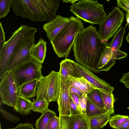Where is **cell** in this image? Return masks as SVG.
Instances as JSON below:
<instances>
[{
    "mask_svg": "<svg viewBox=\"0 0 129 129\" xmlns=\"http://www.w3.org/2000/svg\"><path fill=\"white\" fill-rule=\"evenodd\" d=\"M108 43L91 25L79 33L75 40L73 46L75 59L90 71L99 73V61Z\"/></svg>",
    "mask_w": 129,
    "mask_h": 129,
    "instance_id": "obj_1",
    "label": "cell"
},
{
    "mask_svg": "<svg viewBox=\"0 0 129 129\" xmlns=\"http://www.w3.org/2000/svg\"><path fill=\"white\" fill-rule=\"evenodd\" d=\"M59 0H11L15 14L35 21L48 22L54 19L59 5Z\"/></svg>",
    "mask_w": 129,
    "mask_h": 129,
    "instance_id": "obj_2",
    "label": "cell"
},
{
    "mask_svg": "<svg viewBox=\"0 0 129 129\" xmlns=\"http://www.w3.org/2000/svg\"><path fill=\"white\" fill-rule=\"evenodd\" d=\"M68 22L50 42L55 53L59 57H68L78 34L84 28L81 20L73 16Z\"/></svg>",
    "mask_w": 129,
    "mask_h": 129,
    "instance_id": "obj_3",
    "label": "cell"
},
{
    "mask_svg": "<svg viewBox=\"0 0 129 129\" xmlns=\"http://www.w3.org/2000/svg\"><path fill=\"white\" fill-rule=\"evenodd\" d=\"M70 10L76 18L92 24H100L107 16L103 5L97 0H79L72 4Z\"/></svg>",
    "mask_w": 129,
    "mask_h": 129,
    "instance_id": "obj_4",
    "label": "cell"
},
{
    "mask_svg": "<svg viewBox=\"0 0 129 129\" xmlns=\"http://www.w3.org/2000/svg\"><path fill=\"white\" fill-rule=\"evenodd\" d=\"M37 31L34 27L22 25L6 42L0 49V79L5 74L7 65L17 46L22 40L35 34Z\"/></svg>",
    "mask_w": 129,
    "mask_h": 129,
    "instance_id": "obj_5",
    "label": "cell"
},
{
    "mask_svg": "<svg viewBox=\"0 0 129 129\" xmlns=\"http://www.w3.org/2000/svg\"><path fill=\"white\" fill-rule=\"evenodd\" d=\"M38 80L36 100L45 98L49 102L57 101L61 85L59 72L53 70L46 76Z\"/></svg>",
    "mask_w": 129,
    "mask_h": 129,
    "instance_id": "obj_6",
    "label": "cell"
},
{
    "mask_svg": "<svg viewBox=\"0 0 129 129\" xmlns=\"http://www.w3.org/2000/svg\"><path fill=\"white\" fill-rule=\"evenodd\" d=\"M125 17L123 11L118 7H114L99 24L98 33L101 39L108 42L121 27Z\"/></svg>",
    "mask_w": 129,
    "mask_h": 129,
    "instance_id": "obj_7",
    "label": "cell"
},
{
    "mask_svg": "<svg viewBox=\"0 0 129 129\" xmlns=\"http://www.w3.org/2000/svg\"><path fill=\"white\" fill-rule=\"evenodd\" d=\"M35 37L34 34L26 38L17 46L7 65L5 74L31 60L30 51L35 45Z\"/></svg>",
    "mask_w": 129,
    "mask_h": 129,
    "instance_id": "obj_8",
    "label": "cell"
},
{
    "mask_svg": "<svg viewBox=\"0 0 129 129\" xmlns=\"http://www.w3.org/2000/svg\"><path fill=\"white\" fill-rule=\"evenodd\" d=\"M42 63L31 58L29 61L12 71L18 89L23 84L42 76Z\"/></svg>",
    "mask_w": 129,
    "mask_h": 129,
    "instance_id": "obj_9",
    "label": "cell"
},
{
    "mask_svg": "<svg viewBox=\"0 0 129 129\" xmlns=\"http://www.w3.org/2000/svg\"><path fill=\"white\" fill-rule=\"evenodd\" d=\"M0 79V106L5 104L13 107L17 101L18 88L12 72H7Z\"/></svg>",
    "mask_w": 129,
    "mask_h": 129,
    "instance_id": "obj_10",
    "label": "cell"
},
{
    "mask_svg": "<svg viewBox=\"0 0 129 129\" xmlns=\"http://www.w3.org/2000/svg\"><path fill=\"white\" fill-rule=\"evenodd\" d=\"M75 63L77 69L81 76L92 84L95 88L104 92L112 93L114 89L109 84L98 77L92 72L80 64L76 62Z\"/></svg>",
    "mask_w": 129,
    "mask_h": 129,
    "instance_id": "obj_11",
    "label": "cell"
},
{
    "mask_svg": "<svg viewBox=\"0 0 129 129\" xmlns=\"http://www.w3.org/2000/svg\"><path fill=\"white\" fill-rule=\"evenodd\" d=\"M69 18L60 15L50 21L45 23L43 28L50 41L53 40L68 22Z\"/></svg>",
    "mask_w": 129,
    "mask_h": 129,
    "instance_id": "obj_12",
    "label": "cell"
},
{
    "mask_svg": "<svg viewBox=\"0 0 129 129\" xmlns=\"http://www.w3.org/2000/svg\"><path fill=\"white\" fill-rule=\"evenodd\" d=\"M59 72L61 87L69 82V76L82 77L77 69L75 61L69 58H66L61 61Z\"/></svg>",
    "mask_w": 129,
    "mask_h": 129,
    "instance_id": "obj_13",
    "label": "cell"
},
{
    "mask_svg": "<svg viewBox=\"0 0 129 129\" xmlns=\"http://www.w3.org/2000/svg\"><path fill=\"white\" fill-rule=\"evenodd\" d=\"M69 82L61 87L58 101L59 116H71L70 107Z\"/></svg>",
    "mask_w": 129,
    "mask_h": 129,
    "instance_id": "obj_14",
    "label": "cell"
},
{
    "mask_svg": "<svg viewBox=\"0 0 129 129\" xmlns=\"http://www.w3.org/2000/svg\"><path fill=\"white\" fill-rule=\"evenodd\" d=\"M116 60L112 57V50L108 43L99 61L98 68L100 72L110 70L115 65Z\"/></svg>",
    "mask_w": 129,
    "mask_h": 129,
    "instance_id": "obj_15",
    "label": "cell"
},
{
    "mask_svg": "<svg viewBox=\"0 0 129 129\" xmlns=\"http://www.w3.org/2000/svg\"><path fill=\"white\" fill-rule=\"evenodd\" d=\"M47 42L42 38L35 44L30 51L31 58L43 64L46 56Z\"/></svg>",
    "mask_w": 129,
    "mask_h": 129,
    "instance_id": "obj_16",
    "label": "cell"
},
{
    "mask_svg": "<svg viewBox=\"0 0 129 129\" xmlns=\"http://www.w3.org/2000/svg\"><path fill=\"white\" fill-rule=\"evenodd\" d=\"M70 85L78 89L83 94H87L95 88L94 86L85 78L69 76Z\"/></svg>",
    "mask_w": 129,
    "mask_h": 129,
    "instance_id": "obj_17",
    "label": "cell"
},
{
    "mask_svg": "<svg viewBox=\"0 0 129 129\" xmlns=\"http://www.w3.org/2000/svg\"><path fill=\"white\" fill-rule=\"evenodd\" d=\"M32 102L28 99L18 95L14 110L23 115H29L32 110Z\"/></svg>",
    "mask_w": 129,
    "mask_h": 129,
    "instance_id": "obj_18",
    "label": "cell"
},
{
    "mask_svg": "<svg viewBox=\"0 0 129 129\" xmlns=\"http://www.w3.org/2000/svg\"><path fill=\"white\" fill-rule=\"evenodd\" d=\"M38 80L35 79L21 86L18 90V95L28 99L37 96Z\"/></svg>",
    "mask_w": 129,
    "mask_h": 129,
    "instance_id": "obj_19",
    "label": "cell"
},
{
    "mask_svg": "<svg viewBox=\"0 0 129 129\" xmlns=\"http://www.w3.org/2000/svg\"><path fill=\"white\" fill-rule=\"evenodd\" d=\"M111 116L107 113L103 114L88 117L92 128L101 129L109 122Z\"/></svg>",
    "mask_w": 129,
    "mask_h": 129,
    "instance_id": "obj_20",
    "label": "cell"
},
{
    "mask_svg": "<svg viewBox=\"0 0 129 129\" xmlns=\"http://www.w3.org/2000/svg\"><path fill=\"white\" fill-rule=\"evenodd\" d=\"M56 116L55 112L48 109L36 121L35 125L36 129H46L49 120Z\"/></svg>",
    "mask_w": 129,
    "mask_h": 129,
    "instance_id": "obj_21",
    "label": "cell"
},
{
    "mask_svg": "<svg viewBox=\"0 0 129 129\" xmlns=\"http://www.w3.org/2000/svg\"><path fill=\"white\" fill-rule=\"evenodd\" d=\"M102 97L104 108L107 112L111 115L114 114V103L117 100L112 93H109L101 91Z\"/></svg>",
    "mask_w": 129,
    "mask_h": 129,
    "instance_id": "obj_22",
    "label": "cell"
},
{
    "mask_svg": "<svg viewBox=\"0 0 129 129\" xmlns=\"http://www.w3.org/2000/svg\"><path fill=\"white\" fill-rule=\"evenodd\" d=\"M88 118L81 114L74 116L72 129H91Z\"/></svg>",
    "mask_w": 129,
    "mask_h": 129,
    "instance_id": "obj_23",
    "label": "cell"
},
{
    "mask_svg": "<svg viewBox=\"0 0 129 129\" xmlns=\"http://www.w3.org/2000/svg\"><path fill=\"white\" fill-rule=\"evenodd\" d=\"M125 26H121L117 31L111 42L109 43L112 51L119 50L125 33Z\"/></svg>",
    "mask_w": 129,
    "mask_h": 129,
    "instance_id": "obj_24",
    "label": "cell"
},
{
    "mask_svg": "<svg viewBox=\"0 0 129 129\" xmlns=\"http://www.w3.org/2000/svg\"><path fill=\"white\" fill-rule=\"evenodd\" d=\"M107 113L105 109L96 105L87 97L86 116L87 117L99 115Z\"/></svg>",
    "mask_w": 129,
    "mask_h": 129,
    "instance_id": "obj_25",
    "label": "cell"
},
{
    "mask_svg": "<svg viewBox=\"0 0 129 129\" xmlns=\"http://www.w3.org/2000/svg\"><path fill=\"white\" fill-rule=\"evenodd\" d=\"M87 96L96 105L105 109L102 97L101 90L99 89L95 88L88 93Z\"/></svg>",
    "mask_w": 129,
    "mask_h": 129,
    "instance_id": "obj_26",
    "label": "cell"
},
{
    "mask_svg": "<svg viewBox=\"0 0 129 129\" xmlns=\"http://www.w3.org/2000/svg\"><path fill=\"white\" fill-rule=\"evenodd\" d=\"M49 103V102L45 98L36 100L32 102V110L34 112L43 113L48 109Z\"/></svg>",
    "mask_w": 129,
    "mask_h": 129,
    "instance_id": "obj_27",
    "label": "cell"
},
{
    "mask_svg": "<svg viewBox=\"0 0 129 129\" xmlns=\"http://www.w3.org/2000/svg\"><path fill=\"white\" fill-rule=\"evenodd\" d=\"M74 116H59V121L56 129H72Z\"/></svg>",
    "mask_w": 129,
    "mask_h": 129,
    "instance_id": "obj_28",
    "label": "cell"
},
{
    "mask_svg": "<svg viewBox=\"0 0 129 129\" xmlns=\"http://www.w3.org/2000/svg\"><path fill=\"white\" fill-rule=\"evenodd\" d=\"M129 116L117 114L111 117L109 121L110 126L116 129L120 126L124 122L128 119Z\"/></svg>",
    "mask_w": 129,
    "mask_h": 129,
    "instance_id": "obj_29",
    "label": "cell"
},
{
    "mask_svg": "<svg viewBox=\"0 0 129 129\" xmlns=\"http://www.w3.org/2000/svg\"><path fill=\"white\" fill-rule=\"evenodd\" d=\"M11 0H0V19L6 17L10 11Z\"/></svg>",
    "mask_w": 129,
    "mask_h": 129,
    "instance_id": "obj_30",
    "label": "cell"
},
{
    "mask_svg": "<svg viewBox=\"0 0 129 129\" xmlns=\"http://www.w3.org/2000/svg\"><path fill=\"white\" fill-rule=\"evenodd\" d=\"M0 112L5 118L13 122H17L20 120L19 117L7 111L1 106L0 107Z\"/></svg>",
    "mask_w": 129,
    "mask_h": 129,
    "instance_id": "obj_31",
    "label": "cell"
},
{
    "mask_svg": "<svg viewBox=\"0 0 129 129\" xmlns=\"http://www.w3.org/2000/svg\"><path fill=\"white\" fill-rule=\"evenodd\" d=\"M87 97L86 94H83L79 99L80 105L81 113L85 116H86Z\"/></svg>",
    "mask_w": 129,
    "mask_h": 129,
    "instance_id": "obj_32",
    "label": "cell"
},
{
    "mask_svg": "<svg viewBox=\"0 0 129 129\" xmlns=\"http://www.w3.org/2000/svg\"><path fill=\"white\" fill-rule=\"evenodd\" d=\"M70 102L71 116H76L82 114L74 102L70 94Z\"/></svg>",
    "mask_w": 129,
    "mask_h": 129,
    "instance_id": "obj_33",
    "label": "cell"
},
{
    "mask_svg": "<svg viewBox=\"0 0 129 129\" xmlns=\"http://www.w3.org/2000/svg\"><path fill=\"white\" fill-rule=\"evenodd\" d=\"M59 117L56 116L51 119L49 121L46 129H56L59 124Z\"/></svg>",
    "mask_w": 129,
    "mask_h": 129,
    "instance_id": "obj_34",
    "label": "cell"
},
{
    "mask_svg": "<svg viewBox=\"0 0 129 129\" xmlns=\"http://www.w3.org/2000/svg\"><path fill=\"white\" fill-rule=\"evenodd\" d=\"M117 5L118 7L126 12H129V4L126 0H117Z\"/></svg>",
    "mask_w": 129,
    "mask_h": 129,
    "instance_id": "obj_35",
    "label": "cell"
},
{
    "mask_svg": "<svg viewBox=\"0 0 129 129\" xmlns=\"http://www.w3.org/2000/svg\"><path fill=\"white\" fill-rule=\"evenodd\" d=\"M7 129H36L33 128L31 124L27 122L25 123H20L15 127L9 128Z\"/></svg>",
    "mask_w": 129,
    "mask_h": 129,
    "instance_id": "obj_36",
    "label": "cell"
},
{
    "mask_svg": "<svg viewBox=\"0 0 129 129\" xmlns=\"http://www.w3.org/2000/svg\"><path fill=\"white\" fill-rule=\"evenodd\" d=\"M119 81L124 84L126 88L129 89V72L123 74Z\"/></svg>",
    "mask_w": 129,
    "mask_h": 129,
    "instance_id": "obj_37",
    "label": "cell"
},
{
    "mask_svg": "<svg viewBox=\"0 0 129 129\" xmlns=\"http://www.w3.org/2000/svg\"><path fill=\"white\" fill-rule=\"evenodd\" d=\"M0 49H1L2 48L6 42L5 40V32L1 22H0Z\"/></svg>",
    "mask_w": 129,
    "mask_h": 129,
    "instance_id": "obj_38",
    "label": "cell"
},
{
    "mask_svg": "<svg viewBox=\"0 0 129 129\" xmlns=\"http://www.w3.org/2000/svg\"><path fill=\"white\" fill-rule=\"evenodd\" d=\"M69 91L70 94L73 93H75L78 96L79 98L83 94L78 89L70 85V84L69 86Z\"/></svg>",
    "mask_w": 129,
    "mask_h": 129,
    "instance_id": "obj_39",
    "label": "cell"
},
{
    "mask_svg": "<svg viewBox=\"0 0 129 129\" xmlns=\"http://www.w3.org/2000/svg\"><path fill=\"white\" fill-rule=\"evenodd\" d=\"M70 94L74 102L80 111L81 113L80 105V98L75 93H73L71 94Z\"/></svg>",
    "mask_w": 129,
    "mask_h": 129,
    "instance_id": "obj_40",
    "label": "cell"
},
{
    "mask_svg": "<svg viewBox=\"0 0 129 129\" xmlns=\"http://www.w3.org/2000/svg\"><path fill=\"white\" fill-rule=\"evenodd\" d=\"M116 129H129V118Z\"/></svg>",
    "mask_w": 129,
    "mask_h": 129,
    "instance_id": "obj_41",
    "label": "cell"
},
{
    "mask_svg": "<svg viewBox=\"0 0 129 129\" xmlns=\"http://www.w3.org/2000/svg\"><path fill=\"white\" fill-rule=\"evenodd\" d=\"M125 16L126 21L127 23L125 27L128 25V27H129V12L126 13Z\"/></svg>",
    "mask_w": 129,
    "mask_h": 129,
    "instance_id": "obj_42",
    "label": "cell"
},
{
    "mask_svg": "<svg viewBox=\"0 0 129 129\" xmlns=\"http://www.w3.org/2000/svg\"><path fill=\"white\" fill-rule=\"evenodd\" d=\"M78 1V0H64L63 1L64 3L65 2L67 3H68L73 4Z\"/></svg>",
    "mask_w": 129,
    "mask_h": 129,
    "instance_id": "obj_43",
    "label": "cell"
},
{
    "mask_svg": "<svg viewBox=\"0 0 129 129\" xmlns=\"http://www.w3.org/2000/svg\"><path fill=\"white\" fill-rule=\"evenodd\" d=\"M126 41H127L129 44V32L127 35L126 36L125 38Z\"/></svg>",
    "mask_w": 129,
    "mask_h": 129,
    "instance_id": "obj_44",
    "label": "cell"
},
{
    "mask_svg": "<svg viewBox=\"0 0 129 129\" xmlns=\"http://www.w3.org/2000/svg\"><path fill=\"white\" fill-rule=\"evenodd\" d=\"M126 1L127 3L129 4V0H126Z\"/></svg>",
    "mask_w": 129,
    "mask_h": 129,
    "instance_id": "obj_45",
    "label": "cell"
},
{
    "mask_svg": "<svg viewBox=\"0 0 129 129\" xmlns=\"http://www.w3.org/2000/svg\"><path fill=\"white\" fill-rule=\"evenodd\" d=\"M0 129H1V123H0Z\"/></svg>",
    "mask_w": 129,
    "mask_h": 129,
    "instance_id": "obj_46",
    "label": "cell"
},
{
    "mask_svg": "<svg viewBox=\"0 0 129 129\" xmlns=\"http://www.w3.org/2000/svg\"><path fill=\"white\" fill-rule=\"evenodd\" d=\"M127 108L129 109V107Z\"/></svg>",
    "mask_w": 129,
    "mask_h": 129,
    "instance_id": "obj_47",
    "label": "cell"
}]
</instances>
